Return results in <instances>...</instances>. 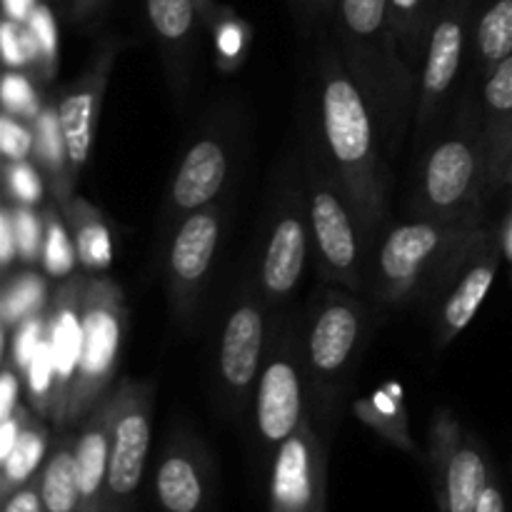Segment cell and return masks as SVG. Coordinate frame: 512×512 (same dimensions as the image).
I'll return each instance as SVG.
<instances>
[{"label":"cell","mask_w":512,"mask_h":512,"mask_svg":"<svg viewBox=\"0 0 512 512\" xmlns=\"http://www.w3.org/2000/svg\"><path fill=\"white\" fill-rule=\"evenodd\" d=\"M145 13L163 53L183 68L198 25V0H145Z\"/></svg>","instance_id":"cell-25"},{"label":"cell","mask_w":512,"mask_h":512,"mask_svg":"<svg viewBox=\"0 0 512 512\" xmlns=\"http://www.w3.org/2000/svg\"><path fill=\"white\" fill-rule=\"evenodd\" d=\"M510 175H512V170H510Z\"/></svg>","instance_id":"cell-48"},{"label":"cell","mask_w":512,"mask_h":512,"mask_svg":"<svg viewBox=\"0 0 512 512\" xmlns=\"http://www.w3.org/2000/svg\"><path fill=\"white\" fill-rule=\"evenodd\" d=\"M265 315L255 300L230 310L218 345V378L235 405H245L265 358Z\"/></svg>","instance_id":"cell-17"},{"label":"cell","mask_w":512,"mask_h":512,"mask_svg":"<svg viewBox=\"0 0 512 512\" xmlns=\"http://www.w3.org/2000/svg\"><path fill=\"white\" fill-rule=\"evenodd\" d=\"M35 150V130L28 120L18 118V115L5 113L0 115V153L10 163L18 160H28L30 153Z\"/></svg>","instance_id":"cell-37"},{"label":"cell","mask_w":512,"mask_h":512,"mask_svg":"<svg viewBox=\"0 0 512 512\" xmlns=\"http://www.w3.org/2000/svg\"><path fill=\"white\" fill-rule=\"evenodd\" d=\"M295 10L303 20H315V18H325L335 10L338 0H293Z\"/></svg>","instance_id":"cell-45"},{"label":"cell","mask_w":512,"mask_h":512,"mask_svg":"<svg viewBox=\"0 0 512 512\" xmlns=\"http://www.w3.org/2000/svg\"><path fill=\"white\" fill-rule=\"evenodd\" d=\"M298 355L288 343L275 345L255 390V428L268 448H280L300 428L305 413V380Z\"/></svg>","instance_id":"cell-14"},{"label":"cell","mask_w":512,"mask_h":512,"mask_svg":"<svg viewBox=\"0 0 512 512\" xmlns=\"http://www.w3.org/2000/svg\"><path fill=\"white\" fill-rule=\"evenodd\" d=\"M115 58H118V43H113V40L100 43V48L90 58L88 68L65 90L63 100L58 103V120L60 128H63L65 148H68L73 183L80 180L90 158V150H93L95 130H98V118L100 110H103L105 90H108Z\"/></svg>","instance_id":"cell-13"},{"label":"cell","mask_w":512,"mask_h":512,"mask_svg":"<svg viewBox=\"0 0 512 512\" xmlns=\"http://www.w3.org/2000/svg\"><path fill=\"white\" fill-rule=\"evenodd\" d=\"M45 335H48V315L38 313V315H30L28 320L18 325L10 335V343H8V355H10V363L18 373L25 375L28 370L30 360L33 355L38 353V348L43 345Z\"/></svg>","instance_id":"cell-34"},{"label":"cell","mask_w":512,"mask_h":512,"mask_svg":"<svg viewBox=\"0 0 512 512\" xmlns=\"http://www.w3.org/2000/svg\"><path fill=\"white\" fill-rule=\"evenodd\" d=\"M48 285L33 270L5 275L3 293H0V335H3V353L8 355V343L13 330L30 315L45 313Z\"/></svg>","instance_id":"cell-29"},{"label":"cell","mask_w":512,"mask_h":512,"mask_svg":"<svg viewBox=\"0 0 512 512\" xmlns=\"http://www.w3.org/2000/svg\"><path fill=\"white\" fill-rule=\"evenodd\" d=\"M20 408V378L13 363H5L0 373V423Z\"/></svg>","instance_id":"cell-42"},{"label":"cell","mask_w":512,"mask_h":512,"mask_svg":"<svg viewBox=\"0 0 512 512\" xmlns=\"http://www.w3.org/2000/svg\"><path fill=\"white\" fill-rule=\"evenodd\" d=\"M363 340V310L350 295L325 293L305 333V370L315 388L335 390Z\"/></svg>","instance_id":"cell-8"},{"label":"cell","mask_w":512,"mask_h":512,"mask_svg":"<svg viewBox=\"0 0 512 512\" xmlns=\"http://www.w3.org/2000/svg\"><path fill=\"white\" fill-rule=\"evenodd\" d=\"M25 383H28V395L33 410L40 418H53L55 408V368H53V355H50V343L48 335H45L43 345L38 348V353L30 360L28 370H25Z\"/></svg>","instance_id":"cell-33"},{"label":"cell","mask_w":512,"mask_h":512,"mask_svg":"<svg viewBox=\"0 0 512 512\" xmlns=\"http://www.w3.org/2000/svg\"><path fill=\"white\" fill-rule=\"evenodd\" d=\"M310 235V218L298 208L285 210L273 223L260 263V285L270 300H285L303 280Z\"/></svg>","instance_id":"cell-18"},{"label":"cell","mask_w":512,"mask_h":512,"mask_svg":"<svg viewBox=\"0 0 512 512\" xmlns=\"http://www.w3.org/2000/svg\"><path fill=\"white\" fill-rule=\"evenodd\" d=\"M25 25L30 28L40 48V55H43V78H53L55 68H58V28H55V18L48 5L38 3V8L30 13Z\"/></svg>","instance_id":"cell-38"},{"label":"cell","mask_w":512,"mask_h":512,"mask_svg":"<svg viewBox=\"0 0 512 512\" xmlns=\"http://www.w3.org/2000/svg\"><path fill=\"white\" fill-rule=\"evenodd\" d=\"M110 0H70V20L73 23H90L105 10Z\"/></svg>","instance_id":"cell-44"},{"label":"cell","mask_w":512,"mask_h":512,"mask_svg":"<svg viewBox=\"0 0 512 512\" xmlns=\"http://www.w3.org/2000/svg\"><path fill=\"white\" fill-rule=\"evenodd\" d=\"M335 13L345 65L368 95L370 108L383 115L385 128L403 130L413 73L390 28L388 0H338Z\"/></svg>","instance_id":"cell-2"},{"label":"cell","mask_w":512,"mask_h":512,"mask_svg":"<svg viewBox=\"0 0 512 512\" xmlns=\"http://www.w3.org/2000/svg\"><path fill=\"white\" fill-rule=\"evenodd\" d=\"M308 218L325 280L343 285L350 293L360 290V225L343 195L323 178L313 180Z\"/></svg>","instance_id":"cell-10"},{"label":"cell","mask_w":512,"mask_h":512,"mask_svg":"<svg viewBox=\"0 0 512 512\" xmlns=\"http://www.w3.org/2000/svg\"><path fill=\"white\" fill-rule=\"evenodd\" d=\"M3 173L8 195L18 200V205H38L43 200V180L28 160H18V163L5 160Z\"/></svg>","instance_id":"cell-39"},{"label":"cell","mask_w":512,"mask_h":512,"mask_svg":"<svg viewBox=\"0 0 512 512\" xmlns=\"http://www.w3.org/2000/svg\"><path fill=\"white\" fill-rule=\"evenodd\" d=\"M110 430H113V393L88 415L75 438V475H78L83 512H103L108 488Z\"/></svg>","instance_id":"cell-21"},{"label":"cell","mask_w":512,"mask_h":512,"mask_svg":"<svg viewBox=\"0 0 512 512\" xmlns=\"http://www.w3.org/2000/svg\"><path fill=\"white\" fill-rule=\"evenodd\" d=\"M153 405V383L123 378L113 390V430L103 512H130L135 490L143 483L145 460L150 453Z\"/></svg>","instance_id":"cell-6"},{"label":"cell","mask_w":512,"mask_h":512,"mask_svg":"<svg viewBox=\"0 0 512 512\" xmlns=\"http://www.w3.org/2000/svg\"><path fill=\"white\" fill-rule=\"evenodd\" d=\"M15 235H18V258L23 263H35L43 258L45 218H40L33 205H15L13 208Z\"/></svg>","instance_id":"cell-36"},{"label":"cell","mask_w":512,"mask_h":512,"mask_svg":"<svg viewBox=\"0 0 512 512\" xmlns=\"http://www.w3.org/2000/svg\"><path fill=\"white\" fill-rule=\"evenodd\" d=\"M230 173L228 148L218 135L200 138L185 153L173 185H170V210L173 215L188 218L195 210H203L213 203L223 190Z\"/></svg>","instance_id":"cell-20"},{"label":"cell","mask_w":512,"mask_h":512,"mask_svg":"<svg viewBox=\"0 0 512 512\" xmlns=\"http://www.w3.org/2000/svg\"><path fill=\"white\" fill-rule=\"evenodd\" d=\"M88 278L70 275L55 290L48 310V343L55 368V408L53 425L58 430L68 428V403L78 375L80 345H83V295Z\"/></svg>","instance_id":"cell-15"},{"label":"cell","mask_w":512,"mask_h":512,"mask_svg":"<svg viewBox=\"0 0 512 512\" xmlns=\"http://www.w3.org/2000/svg\"><path fill=\"white\" fill-rule=\"evenodd\" d=\"M213 490V463L190 433L168 440L155 470V500L163 512H205Z\"/></svg>","instance_id":"cell-16"},{"label":"cell","mask_w":512,"mask_h":512,"mask_svg":"<svg viewBox=\"0 0 512 512\" xmlns=\"http://www.w3.org/2000/svg\"><path fill=\"white\" fill-rule=\"evenodd\" d=\"M328 453L310 418L275 450L270 473V512H325Z\"/></svg>","instance_id":"cell-9"},{"label":"cell","mask_w":512,"mask_h":512,"mask_svg":"<svg viewBox=\"0 0 512 512\" xmlns=\"http://www.w3.org/2000/svg\"><path fill=\"white\" fill-rule=\"evenodd\" d=\"M320 130L340 195L353 210L360 233L370 238L385 218V180L378 165L373 108L343 55L325 53L323 58Z\"/></svg>","instance_id":"cell-1"},{"label":"cell","mask_w":512,"mask_h":512,"mask_svg":"<svg viewBox=\"0 0 512 512\" xmlns=\"http://www.w3.org/2000/svg\"><path fill=\"white\" fill-rule=\"evenodd\" d=\"M475 48L488 68L512 55V0H490L475 23Z\"/></svg>","instance_id":"cell-31"},{"label":"cell","mask_w":512,"mask_h":512,"mask_svg":"<svg viewBox=\"0 0 512 512\" xmlns=\"http://www.w3.org/2000/svg\"><path fill=\"white\" fill-rule=\"evenodd\" d=\"M43 268L50 278H70L78 260V250L70 240L68 228L63 225L60 215L55 210L45 213V240H43Z\"/></svg>","instance_id":"cell-32"},{"label":"cell","mask_w":512,"mask_h":512,"mask_svg":"<svg viewBox=\"0 0 512 512\" xmlns=\"http://www.w3.org/2000/svg\"><path fill=\"white\" fill-rule=\"evenodd\" d=\"M28 423H30V415L23 405H20V408L15 410L8 420H3V423H0V460L8 458L10 450L15 448L20 433H23L25 425Z\"/></svg>","instance_id":"cell-43"},{"label":"cell","mask_w":512,"mask_h":512,"mask_svg":"<svg viewBox=\"0 0 512 512\" xmlns=\"http://www.w3.org/2000/svg\"><path fill=\"white\" fill-rule=\"evenodd\" d=\"M125 328L128 308L120 285L105 275L88 278L83 295V345L68 403V428L83 425L110 395L108 388L118 370Z\"/></svg>","instance_id":"cell-4"},{"label":"cell","mask_w":512,"mask_h":512,"mask_svg":"<svg viewBox=\"0 0 512 512\" xmlns=\"http://www.w3.org/2000/svg\"><path fill=\"white\" fill-rule=\"evenodd\" d=\"M500 265V250L490 238H485L473 250V260L465 265L463 278L453 285V290L445 298L443 308L435 323V350H445L478 315L480 305L488 298L490 288L495 283Z\"/></svg>","instance_id":"cell-19"},{"label":"cell","mask_w":512,"mask_h":512,"mask_svg":"<svg viewBox=\"0 0 512 512\" xmlns=\"http://www.w3.org/2000/svg\"><path fill=\"white\" fill-rule=\"evenodd\" d=\"M470 15H473V0H440L438 15H435L428 45H425L423 70H420V93L418 108H415L418 133L428 128L430 120L435 118V110L440 108L458 78L465 40L470 33Z\"/></svg>","instance_id":"cell-12"},{"label":"cell","mask_w":512,"mask_h":512,"mask_svg":"<svg viewBox=\"0 0 512 512\" xmlns=\"http://www.w3.org/2000/svg\"><path fill=\"white\" fill-rule=\"evenodd\" d=\"M18 258V235H15L13 223V208L3 205L0 210V265H3L5 275H10V265Z\"/></svg>","instance_id":"cell-41"},{"label":"cell","mask_w":512,"mask_h":512,"mask_svg":"<svg viewBox=\"0 0 512 512\" xmlns=\"http://www.w3.org/2000/svg\"><path fill=\"white\" fill-rule=\"evenodd\" d=\"M223 235V215L208 205L190 213L178 225L168 253V285L170 305L178 320L193 318L198 308L200 290L208 280Z\"/></svg>","instance_id":"cell-11"},{"label":"cell","mask_w":512,"mask_h":512,"mask_svg":"<svg viewBox=\"0 0 512 512\" xmlns=\"http://www.w3.org/2000/svg\"><path fill=\"white\" fill-rule=\"evenodd\" d=\"M353 410L360 423L368 425L375 435H380L393 448L410 455L418 450L413 435H410L408 408H405L403 388L398 383H388L365 395V398L355 400Z\"/></svg>","instance_id":"cell-23"},{"label":"cell","mask_w":512,"mask_h":512,"mask_svg":"<svg viewBox=\"0 0 512 512\" xmlns=\"http://www.w3.org/2000/svg\"><path fill=\"white\" fill-rule=\"evenodd\" d=\"M475 512H505V498H503V490L500 485L490 478V483L485 485L483 495H480V503L478 510Z\"/></svg>","instance_id":"cell-46"},{"label":"cell","mask_w":512,"mask_h":512,"mask_svg":"<svg viewBox=\"0 0 512 512\" xmlns=\"http://www.w3.org/2000/svg\"><path fill=\"white\" fill-rule=\"evenodd\" d=\"M35 130V158H38L40 168L45 170V175L50 178L53 185V193L58 198L60 208L73 200V178H70V165H68V148H65L63 128H60L58 120V108H50L45 105L40 110L38 118L33 120Z\"/></svg>","instance_id":"cell-26"},{"label":"cell","mask_w":512,"mask_h":512,"mask_svg":"<svg viewBox=\"0 0 512 512\" xmlns=\"http://www.w3.org/2000/svg\"><path fill=\"white\" fill-rule=\"evenodd\" d=\"M438 8L440 0H388L390 28L398 40L400 55L410 68L418 63V53L425 55Z\"/></svg>","instance_id":"cell-30"},{"label":"cell","mask_w":512,"mask_h":512,"mask_svg":"<svg viewBox=\"0 0 512 512\" xmlns=\"http://www.w3.org/2000/svg\"><path fill=\"white\" fill-rule=\"evenodd\" d=\"M40 495L45 512H83L78 475H75V440L60 435L40 470Z\"/></svg>","instance_id":"cell-27"},{"label":"cell","mask_w":512,"mask_h":512,"mask_svg":"<svg viewBox=\"0 0 512 512\" xmlns=\"http://www.w3.org/2000/svg\"><path fill=\"white\" fill-rule=\"evenodd\" d=\"M5 18L15 20V23H28L30 13L38 8V0H3Z\"/></svg>","instance_id":"cell-47"},{"label":"cell","mask_w":512,"mask_h":512,"mask_svg":"<svg viewBox=\"0 0 512 512\" xmlns=\"http://www.w3.org/2000/svg\"><path fill=\"white\" fill-rule=\"evenodd\" d=\"M3 512H45L43 495H40V473L23 488L15 490L8 500H3Z\"/></svg>","instance_id":"cell-40"},{"label":"cell","mask_w":512,"mask_h":512,"mask_svg":"<svg viewBox=\"0 0 512 512\" xmlns=\"http://www.w3.org/2000/svg\"><path fill=\"white\" fill-rule=\"evenodd\" d=\"M48 425L43 418H30L25 430L20 433L18 443L10 450L8 458L0 460L3 473H0V498L8 500L10 495L25 483L35 478L43 470L45 460H48Z\"/></svg>","instance_id":"cell-28"},{"label":"cell","mask_w":512,"mask_h":512,"mask_svg":"<svg viewBox=\"0 0 512 512\" xmlns=\"http://www.w3.org/2000/svg\"><path fill=\"white\" fill-rule=\"evenodd\" d=\"M488 175L485 138L460 130L440 140L423 165L418 205L425 218H473L480 183Z\"/></svg>","instance_id":"cell-5"},{"label":"cell","mask_w":512,"mask_h":512,"mask_svg":"<svg viewBox=\"0 0 512 512\" xmlns=\"http://www.w3.org/2000/svg\"><path fill=\"white\" fill-rule=\"evenodd\" d=\"M488 238L473 218L438 220L423 218L393 228L378 255V298L400 303L408 298L435 265L463 260L470 250Z\"/></svg>","instance_id":"cell-3"},{"label":"cell","mask_w":512,"mask_h":512,"mask_svg":"<svg viewBox=\"0 0 512 512\" xmlns=\"http://www.w3.org/2000/svg\"><path fill=\"white\" fill-rule=\"evenodd\" d=\"M63 213L68 218L70 230H73V243L78 250L80 265L93 275L105 273L113 265V240H110V230L105 225L103 213L80 195H73Z\"/></svg>","instance_id":"cell-24"},{"label":"cell","mask_w":512,"mask_h":512,"mask_svg":"<svg viewBox=\"0 0 512 512\" xmlns=\"http://www.w3.org/2000/svg\"><path fill=\"white\" fill-rule=\"evenodd\" d=\"M3 110L28 120V123H33L40 115V110H43L33 83L20 70H8L3 75Z\"/></svg>","instance_id":"cell-35"},{"label":"cell","mask_w":512,"mask_h":512,"mask_svg":"<svg viewBox=\"0 0 512 512\" xmlns=\"http://www.w3.org/2000/svg\"><path fill=\"white\" fill-rule=\"evenodd\" d=\"M483 103L488 110V175L495 178L512 148V55L490 70Z\"/></svg>","instance_id":"cell-22"},{"label":"cell","mask_w":512,"mask_h":512,"mask_svg":"<svg viewBox=\"0 0 512 512\" xmlns=\"http://www.w3.org/2000/svg\"><path fill=\"white\" fill-rule=\"evenodd\" d=\"M430 468L440 512H475L490 483L488 460L478 440L455 418L453 410L438 408L430 423Z\"/></svg>","instance_id":"cell-7"}]
</instances>
